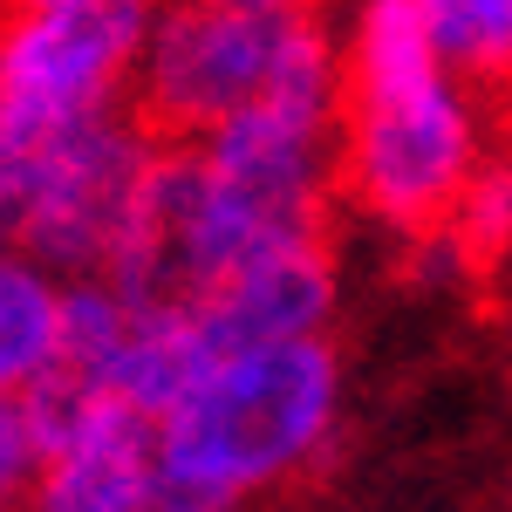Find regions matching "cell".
Wrapping results in <instances>:
<instances>
[{
    "mask_svg": "<svg viewBox=\"0 0 512 512\" xmlns=\"http://www.w3.org/2000/svg\"><path fill=\"white\" fill-rule=\"evenodd\" d=\"M335 185L362 219L410 239H437L458 198L485 171L478 89L437 62L410 0H355L335 35Z\"/></svg>",
    "mask_w": 512,
    "mask_h": 512,
    "instance_id": "cell-1",
    "label": "cell"
},
{
    "mask_svg": "<svg viewBox=\"0 0 512 512\" xmlns=\"http://www.w3.org/2000/svg\"><path fill=\"white\" fill-rule=\"evenodd\" d=\"M335 198V110H267L198 144L164 151L151 192L144 280L164 294H212L267 253L308 246Z\"/></svg>",
    "mask_w": 512,
    "mask_h": 512,
    "instance_id": "cell-2",
    "label": "cell"
},
{
    "mask_svg": "<svg viewBox=\"0 0 512 512\" xmlns=\"http://www.w3.org/2000/svg\"><path fill=\"white\" fill-rule=\"evenodd\" d=\"M342 355L308 342H205L158 417V451L198 506L233 512L308 478L342 431Z\"/></svg>",
    "mask_w": 512,
    "mask_h": 512,
    "instance_id": "cell-3",
    "label": "cell"
},
{
    "mask_svg": "<svg viewBox=\"0 0 512 512\" xmlns=\"http://www.w3.org/2000/svg\"><path fill=\"white\" fill-rule=\"evenodd\" d=\"M158 164V130L137 110L69 123L0 110V246L41 260L69 287L144 280Z\"/></svg>",
    "mask_w": 512,
    "mask_h": 512,
    "instance_id": "cell-4",
    "label": "cell"
},
{
    "mask_svg": "<svg viewBox=\"0 0 512 512\" xmlns=\"http://www.w3.org/2000/svg\"><path fill=\"white\" fill-rule=\"evenodd\" d=\"M342 62L315 7H239V0H158L130 110L198 144L267 110H335Z\"/></svg>",
    "mask_w": 512,
    "mask_h": 512,
    "instance_id": "cell-5",
    "label": "cell"
},
{
    "mask_svg": "<svg viewBox=\"0 0 512 512\" xmlns=\"http://www.w3.org/2000/svg\"><path fill=\"white\" fill-rule=\"evenodd\" d=\"M151 0H62L0 14V110L7 117H103L130 110Z\"/></svg>",
    "mask_w": 512,
    "mask_h": 512,
    "instance_id": "cell-6",
    "label": "cell"
},
{
    "mask_svg": "<svg viewBox=\"0 0 512 512\" xmlns=\"http://www.w3.org/2000/svg\"><path fill=\"white\" fill-rule=\"evenodd\" d=\"M28 403L41 424V478L28 512H212L171 478L144 410L62 376Z\"/></svg>",
    "mask_w": 512,
    "mask_h": 512,
    "instance_id": "cell-7",
    "label": "cell"
},
{
    "mask_svg": "<svg viewBox=\"0 0 512 512\" xmlns=\"http://www.w3.org/2000/svg\"><path fill=\"white\" fill-rule=\"evenodd\" d=\"M205 355L198 315L185 294H164L151 280H82L69 287V349L62 383L117 396L130 410L158 417L171 390Z\"/></svg>",
    "mask_w": 512,
    "mask_h": 512,
    "instance_id": "cell-8",
    "label": "cell"
},
{
    "mask_svg": "<svg viewBox=\"0 0 512 512\" xmlns=\"http://www.w3.org/2000/svg\"><path fill=\"white\" fill-rule=\"evenodd\" d=\"M335 294H342L335 253H328V239H308V246L267 253L260 267L219 280L212 294L192 301V315L205 342H308V335H328Z\"/></svg>",
    "mask_w": 512,
    "mask_h": 512,
    "instance_id": "cell-9",
    "label": "cell"
},
{
    "mask_svg": "<svg viewBox=\"0 0 512 512\" xmlns=\"http://www.w3.org/2000/svg\"><path fill=\"white\" fill-rule=\"evenodd\" d=\"M69 349V280L0 246V396H35L62 376Z\"/></svg>",
    "mask_w": 512,
    "mask_h": 512,
    "instance_id": "cell-10",
    "label": "cell"
},
{
    "mask_svg": "<svg viewBox=\"0 0 512 512\" xmlns=\"http://www.w3.org/2000/svg\"><path fill=\"white\" fill-rule=\"evenodd\" d=\"M437 62L472 89H512V0H410Z\"/></svg>",
    "mask_w": 512,
    "mask_h": 512,
    "instance_id": "cell-11",
    "label": "cell"
},
{
    "mask_svg": "<svg viewBox=\"0 0 512 512\" xmlns=\"http://www.w3.org/2000/svg\"><path fill=\"white\" fill-rule=\"evenodd\" d=\"M444 246L458 267H485L512 246V158H485V171L472 178V192L458 198L451 226L431 239Z\"/></svg>",
    "mask_w": 512,
    "mask_h": 512,
    "instance_id": "cell-12",
    "label": "cell"
},
{
    "mask_svg": "<svg viewBox=\"0 0 512 512\" xmlns=\"http://www.w3.org/2000/svg\"><path fill=\"white\" fill-rule=\"evenodd\" d=\"M41 478V424L28 396H0V512H28Z\"/></svg>",
    "mask_w": 512,
    "mask_h": 512,
    "instance_id": "cell-13",
    "label": "cell"
},
{
    "mask_svg": "<svg viewBox=\"0 0 512 512\" xmlns=\"http://www.w3.org/2000/svg\"><path fill=\"white\" fill-rule=\"evenodd\" d=\"M239 7H321V0H239Z\"/></svg>",
    "mask_w": 512,
    "mask_h": 512,
    "instance_id": "cell-14",
    "label": "cell"
},
{
    "mask_svg": "<svg viewBox=\"0 0 512 512\" xmlns=\"http://www.w3.org/2000/svg\"><path fill=\"white\" fill-rule=\"evenodd\" d=\"M7 7H62V0H7Z\"/></svg>",
    "mask_w": 512,
    "mask_h": 512,
    "instance_id": "cell-15",
    "label": "cell"
}]
</instances>
